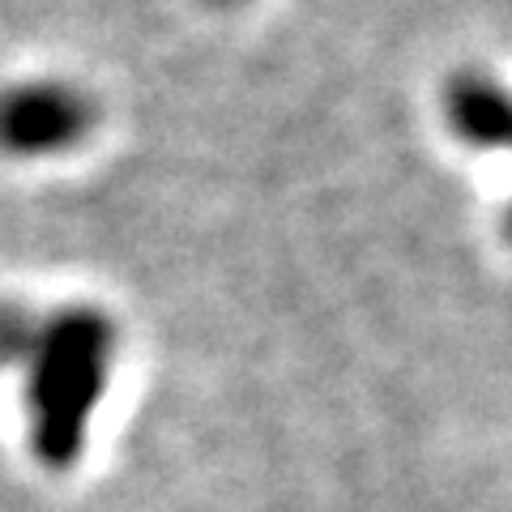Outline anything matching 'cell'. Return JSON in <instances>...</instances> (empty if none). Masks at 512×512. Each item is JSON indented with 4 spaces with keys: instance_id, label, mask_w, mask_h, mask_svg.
<instances>
[{
    "instance_id": "cell-3",
    "label": "cell",
    "mask_w": 512,
    "mask_h": 512,
    "mask_svg": "<svg viewBox=\"0 0 512 512\" xmlns=\"http://www.w3.org/2000/svg\"><path fill=\"white\" fill-rule=\"evenodd\" d=\"M444 120L453 137L470 150H508L512 154V90L487 69H461L444 86ZM512 244V210L504 218Z\"/></svg>"
},
{
    "instance_id": "cell-1",
    "label": "cell",
    "mask_w": 512,
    "mask_h": 512,
    "mask_svg": "<svg viewBox=\"0 0 512 512\" xmlns=\"http://www.w3.org/2000/svg\"><path fill=\"white\" fill-rule=\"evenodd\" d=\"M0 359L26 372L30 440L39 453L47 461H73L116 363V325L107 312L60 308L47 316H9L0 320Z\"/></svg>"
},
{
    "instance_id": "cell-2",
    "label": "cell",
    "mask_w": 512,
    "mask_h": 512,
    "mask_svg": "<svg viewBox=\"0 0 512 512\" xmlns=\"http://www.w3.org/2000/svg\"><path fill=\"white\" fill-rule=\"evenodd\" d=\"M94 103L73 82H26L0 94V150L22 158L64 154L90 137Z\"/></svg>"
},
{
    "instance_id": "cell-4",
    "label": "cell",
    "mask_w": 512,
    "mask_h": 512,
    "mask_svg": "<svg viewBox=\"0 0 512 512\" xmlns=\"http://www.w3.org/2000/svg\"><path fill=\"white\" fill-rule=\"evenodd\" d=\"M218 5H235V0H218Z\"/></svg>"
}]
</instances>
